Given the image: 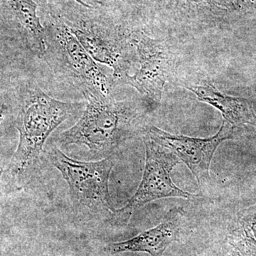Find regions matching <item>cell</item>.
Wrapping results in <instances>:
<instances>
[{"label":"cell","mask_w":256,"mask_h":256,"mask_svg":"<svg viewBox=\"0 0 256 256\" xmlns=\"http://www.w3.org/2000/svg\"><path fill=\"white\" fill-rule=\"evenodd\" d=\"M46 50L43 58L57 74L78 84L82 94L110 96L112 80L74 36L62 18L46 28Z\"/></svg>","instance_id":"4"},{"label":"cell","mask_w":256,"mask_h":256,"mask_svg":"<svg viewBox=\"0 0 256 256\" xmlns=\"http://www.w3.org/2000/svg\"><path fill=\"white\" fill-rule=\"evenodd\" d=\"M142 140L146 146V166L140 184L132 198L122 208L116 210L112 215L114 222L126 225L133 214L148 204L161 198H182L190 201L198 200V196L184 191L172 180L171 173L180 160L171 151L160 146L142 130Z\"/></svg>","instance_id":"5"},{"label":"cell","mask_w":256,"mask_h":256,"mask_svg":"<svg viewBox=\"0 0 256 256\" xmlns=\"http://www.w3.org/2000/svg\"><path fill=\"white\" fill-rule=\"evenodd\" d=\"M236 228L246 236L256 242V206L242 210L238 216Z\"/></svg>","instance_id":"13"},{"label":"cell","mask_w":256,"mask_h":256,"mask_svg":"<svg viewBox=\"0 0 256 256\" xmlns=\"http://www.w3.org/2000/svg\"><path fill=\"white\" fill-rule=\"evenodd\" d=\"M47 156L68 184L70 200L76 206L92 214L105 212L114 214L116 208L109 191L114 156L99 161H79L67 156L57 146H50Z\"/></svg>","instance_id":"3"},{"label":"cell","mask_w":256,"mask_h":256,"mask_svg":"<svg viewBox=\"0 0 256 256\" xmlns=\"http://www.w3.org/2000/svg\"><path fill=\"white\" fill-rule=\"evenodd\" d=\"M227 242L242 256H256V242L246 236L236 227L228 234Z\"/></svg>","instance_id":"12"},{"label":"cell","mask_w":256,"mask_h":256,"mask_svg":"<svg viewBox=\"0 0 256 256\" xmlns=\"http://www.w3.org/2000/svg\"><path fill=\"white\" fill-rule=\"evenodd\" d=\"M130 40L136 48L139 68L128 76L122 84L136 88L148 108L161 101L166 80L174 67L171 52L162 42L154 40L141 31L130 32Z\"/></svg>","instance_id":"7"},{"label":"cell","mask_w":256,"mask_h":256,"mask_svg":"<svg viewBox=\"0 0 256 256\" xmlns=\"http://www.w3.org/2000/svg\"><path fill=\"white\" fill-rule=\"evenodd\" d=\"M12 14L22 28L30 48L43 58L46 50V28L37 16L34 0H5Z\"/></svg>","instance_id":"11"},{"label":"cell","mask_w":256,"mask_h":256,"mask_svg":"<svg viewBox=\"0 0 256 256\" xmlns=\"http://www.w3.org/2000/svg\"><path fill=\"white\" fill-rule=\"evenodd\" d=\"M237 9L256 8V0H236Z\"/></svg>","instance_id":"16"},{"label":"cell","mask_w":256,"mask_h":256,"mask_svg":"<svg viewBox=\"0 0 256 256\" xmlns=\"http://www.w3.org/2000/svg\"><path fill=\"white\" fill-rule=\"evenodd\" d=\"M236 129L224 120L218 132L213 137L208 138L171 134L154 126L144 128L143 131L160 146L169 150L182 161L201 186L210 178V162L217 148L224 141L234 139Z\"/></svg>","instance_id":"8"},{"label":"cell","mask_w":256,"mask_h":256,"mask_svg":"<svg viewBox=\"0 0 256 256\" xmlns=\"http://www.w3.org/2000/svg\"><path fill=\"white\" fill-rule=\"evenodd\" d=\"M85 109L73 127L58 136L60 146H86L98 156H114L122 142L132 136L138 117L137 106L131 101H118L110 96L86 92Z\"/></svg>","instance_id":"2"},{"label":"cell","mask_w":256,"mask_h":256,"mask_svg":"<svg viewBox=\"0 0 256 256\" xmlns=\"http://www.w3.org/2000/svg\"><path fill=\"white\" fill-rule=\"evenodd\" d=\"M62 20L94 60L112 68V79L122 82L132 66L130 50L134 46L130 32L94 18Z\"/></svg>","instance_id":"6"},{"label":"cell","mask_w":256,"mask_h":256,"mask_svg":"<svg viewBox=\"0 0 256 256\" xmlns=\"http://www.w3.org/2000/svg\"><path fill=\"white\" fill-rule=\"evenodd\" d=\"M86 105L57 100L34 82H26L20 89L15 120L20 140L8 168L11 176L21 178L33 169L52 133L67 120L82 114Z\"/></svg>","instance_id":"1"},{"label":"cell","mask_w":256,"mask_h":256,"mask_svg":"<svg viewBox=\"0 0 256 256\" xmlns=\"http://www.w3.org/2000/svg\"><path fill=\"white\" fill-rule=\"evenodd\" d=\"M188 216L181 207H175L165 214L161 223L154 228L122 242L106 246L110 254L124 252H144L151 256H162L170 244L181 238L186 228Z\"/></svg>","instance_id":"9"},{"label":"cell","mask_w":256,"mask_h":256,"mask_svg":"<svg viewBox=\"0 0 256 256\" xmlns=\"http://www.w3.org/2000/svg\"><path fill=\"white\" fill-rule=\"evenodd\" d=\"M5 110H6V108H5V106H3L2 107L1 110H0V124H1L2 121V120L4 119ZM2 173L3 170L1 168H0V193H1V180L2 175Z\"/></svg>","instance_id":"17"},{"label":"cell","mask_w":256,"mask_h":256,"mask_svg":"<svg viewBox=\"0 0 256 256\" xmlns=\"http://www.w3.org/2000/svg\"><path fill=\"white\" fill-rule=\"evenodd\" d=\"M41 256H48V255H42Z\"/></svg>","instance_id":"20"},{"label":"cell","mask_w":256,"mask_h":256,"mask_svg":"<svg viewBox=\"0 0 256 256\" xmlns=\"http://www.w3.org/2000/svg\"><path fill=\"white\" fill-rule=\"evenodd\" d=\"M230 246V245H229ZM223 256H242L239 254V252H237L236 250L233 247L230 246V248L228 249V250H226Z\"/></svg>","instance_id":"18"},{"label":"cell","mask_w":256,"mask_h":256,"mask_svg":"<svg viewBox=\"0 0 256 256\" xmlns=\"http://www.w3.org/2000/svg\"><path fill=\"white\" fill-rule=\"evenodd\" d=\"M182 85L193 92L198 100L220 110L224 120L234 128L245 124L256 127V114L252 102L248 99L224 95L210 80L196 76L184 79Z\"/></svg>","instance_id":"10"},{"label":"cell","mask_w":256,"mask_h":256,"mask_svg":"<svg viewBox=\"0 0 256 256\" xmlns=\"http://www.w3.org/2000/svg\"><path fill=\"white\" fill-rule=\"evenodd\" d=\"M214 9L237 10L236 0H206Z\"/></svg>","instance_id":"15"},{"label":"cell","mask_w":256,"mask_h":256,"mask_svg":"<svg viewBox=\"0 0 256 256\" xmlns=\"http://www.w3.org/2000/svg\"><path fill=\"white\" fill-rule=\"evenodd\" d=\"M148 1V0H146ZM154 4L158 5L160 8H164L165 9H178V8H182V6H205L210 10H214L210 6L206 0H148Z\"/></svg>","instance_id":"14"},{"label":"cell","mask_w":256,"mask_h":256,"mask_svg":"<svg viewBox=\"0 0 256 256\" xmlns=\"http://www.w3.org/2000/svg\"><path fill=\"white\" fill-rule=\"evenodd\" d=\"M56 2H63V1H67V0H55ZM73 1H75L76 2L78 3V4L82 5V6H84V8H92V6H89L88 4H87L86 3L84 2L82 0H73Z\"/></svg>","instance_id":"19"}]
</instances>
